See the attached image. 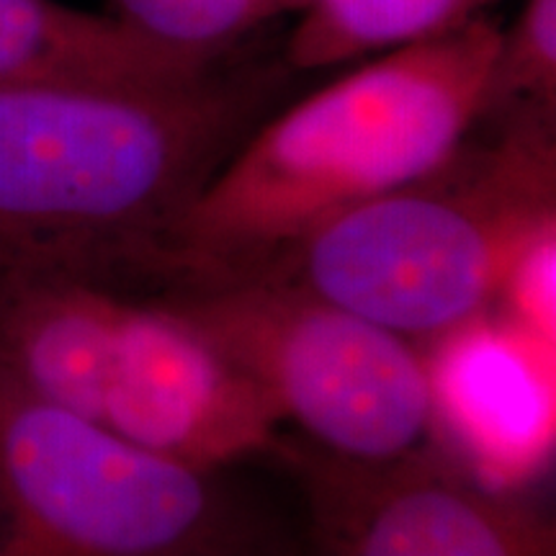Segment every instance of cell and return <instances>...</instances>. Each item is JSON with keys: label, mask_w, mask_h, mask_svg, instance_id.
<instances>
[{"label": "cell", "mask_w": 556, "mask_h": 556, "mask_svg": "<svg viewBox=\"0 0 556 556\" xmlns=\"http://www.w3.org/2000/svg\"><path fill=\"white\" fill-rule=\"evenodd\" d=\"M291 75L242 50L178 83L0 86V276L157 291L178 222Z\"/></svg>", "instance_id": "cell-1"}, {"label": "cell", "mask_w": 556, "mask_h": 556, "mask_svg": "<svg viewBox=\"0 0 556 556\" xmlns=\"http://www.w3.org/2000/svg\"><path fill=\"white\" fill-rule=\"evenodd\" d=\"M497 37L495 21L471 18L270 111L178 222L163 287L261 274L325 222L438 168L484 119Z\"/></svg>", "instance_id": "cell-2"}, {"label": "cell", "mask_w": 556, "mask_h": 556, "mask_svg": "<svg viewBox=\"0 0 556 556\" xmlns=\"http://www.w3.org/2000/svg\"><path fill=\"white\" fill-rule=\"evenodd\" d=\"M556 235V114L510 111L448 160L325 222L261 274L426 345L490 312ZM253 276V274H250Z\"/></svg>", "instance_id": "cell-3"}, {"label": "cell", "mask_w": 556, "mask_h": 556, "mask_svg": "<svg viewBox=\"0 0 556 556\" xmlns=\"http://www.w3.org/2000/svg\"><path fill=\"white\" fill-rule=\"evenodd\" d=\"M0 374L131 446L201 469L281 456L258 389L163 299L73 276H0Z\"/></svg>", "instance_id": "cell-4"}, {"label": "cell", "mask_w": 556, "mask_h": 556, "mask_svg": "<svg viewBox=\"0 0 556 556\" xmlns=\"http://www.w3.org/2000/svg\"><path fill=\"white\" fill-rule=\"evenodd\" d=\"M222 475L124 443L0 374V556L299 548Z\"/></svg>", "instance_id": "cell-5"}, {"label": "cell", "mask_w": 556, "mask_h": 556, "mask_svg": "<svg viewBox=\"0 0 556 556\" xmlns=\"http://www.w3.org/2000/svg\"><path fill=\"white\" fill-rule=\"evenodd\" d=\"M258 389L304 446L351 462H389L430 446L422 348L289 278H184L155 291Z\"/></svg>", "instance_id": "cell-6"}, {"label": "cell", "mask_w": 556, "mask_h": 556, "mask_svg": "<svg viewBox=\"0 0 556 556\" xmlns=\"http://www.w3.org/2000/svg\"><path fill=\"white\" fill-rule=\"evenodd\" d=\"M307 490L312 556H556L539 503L492 490L435 446L351 462L283 446Z\"/></svg>", "instance_id": "cell-7"}, {"label": "cell", "mask_w": 556, "mask_h": 556, "mask_svg": "<svg viewBox=\"0 0 556 556\" xmlns=\"http://www.w3.org/2000/svg\"><path fill=\"white\" fill-rule=\"evenodd\" d=\"M420 348L430 446L492 490L528 495L554 454L556 345L490 309Z\"/></svg>", "instance_id": "cell-8"}, {"label": "cell", "mask_w": 556, "mask_h": 556, "mask_svg": "<svg viewBox=\"0 0 556 556\" xmlns=\"http://www.w3.org/2000/svg\"><path fill=\"white\" fill-rule=\"evenodd\" d=\"M238 54L212 60L168 50L114 13L73 9L60 0H0V86L178 83L201 78Z\"/></svg>", "instance_id": "cell-9"}, {"label": "cell", "mask_w": 556, "mask_h": 556, "mask_svg": "<svg viewBox=\"0 0 556 556\" xmlns=\"http://www.w3.org/2000/svg\"><path fill=\"white\" fill-rule=\"evenodd\" d=\"M497 0H309L283 41L291 73L351 65L484 16Z\"/></svg>", "instance_id": "cell-10"}, {"label": "cell", "mask_w": 556, "mask_h": 556, "mask_svg": "<svg viewBox=\"0 0 556 556\" xmlns=\"http://www.w3.org/2000/svg\"><path fill=\"white\" fill-rule=\"evenodd\" d=\"M114 16L168 50L222 60L270 21L299 16L309 0H111Z\"/></svg>", "instance_id": "cell-11"}, {"label": "cell", "mask_w": 556, "mask_h": 556, "mask_svg": "<svg viewBox=\"0 0 556 556\" xmlns=\"http://www.w3.org/2000/svg\"><path fill=\"white\" fill-rule=\"evenodd\" d=\"M510 111L556 114V0H523L510 26H500L484 119Z\"/></svg>", "instance_id": "cell-12"}, {"label": "cell", "mask_w": 556, "mask_h": 556, "mask_svg": "<svg viewBox=\"0 0 556 556\" xmlns=\"http://www.w3.org/2000/svg\"><path fill=\"white\" fill-rule=\"evenodd\" d=\"M554 281H556V235L539 242L520 266L507 278L503 294L492 312L510 319L513 325L531 332L533 338L556 345L554 315Z\"/></svg>", "instance_id": "cell-13"}, {"label": "cell", "mask_w": 556, "mask_h": 556, "mask_svg": "<svg viewBox=\"0 0 556 556\" xmlns=\"http://www.w3.org/2000/svg\"><path fill=\"white\" fill-rule=\"evenodd\" d=\"M276 556H312V554H309V548H291V552H283Z\"/></svg>", "instance_id": "cell-14"}]
</instances>
